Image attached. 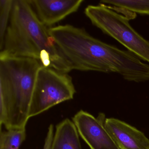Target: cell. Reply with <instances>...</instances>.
<instances>
[{"instance_id":"obj_1","label":"cell","mask_w":149,"mask_h":149,"mask_svg":"<svg viewBox=\"0 0 149 149\" xmlns=\"http://www.w3.org/2000/svg\"><path fill=\"white\" fill-rule=\"evenodd\" d=\"M1 52L36 59L43 67L63 73L72 70L49 35V28L40 21L29 0H14Z\"/></svg>"},{"instance_id":"obj_2","label":"cell","mask_w":149,"mask_h":149,"mask_svg":"<svg viewBox=\"0 0 149 149\" xmlns=\"http://www.w3.org/2000/svg\"><path fill=\"white\" fill-rule=\"evenodd\" d=\"M38 60L0 53V124L26 128L38 70Z\"/></svg>"},{"instance_id":"obj_3","label":"cell","mask_w":149,"mask_h":149,"mask_svg":"<svg viewBox=\"0 0 149 149\" xmlns=\"http://www.w3.org/2000/svg\"><path fill=\"white\" fill-rule=\"evenodd\" d=\"M84 14L92 25L104 33L115 39L139 59L149 63V41L132 27L129 19L113 10L111 6L102 3L88 6Z\"/></svg>"},{"instance_id":"obj_4","label":"cell","mask_w":149,"mask_h":149,"mask_svg":"<svg viewBox=\"0 0 149 149\" xmlns=\"http://www.w3.org/2000/svg\"><path fill=\"white\" fill-rule=\"evenodd\" d=\"M76 92L72 77L68 73L42 66L36 76L29 118L62 102L73 99Z\"/></svg>"},{"instance_id":"obj_5","label":"cell","mask_w":149,"mask_h":149,"mask_svg":"<svg viewBox=\"0 0 149 149\" xmlns=\"http://www.w3.org/2000/svg\"><path fill=\"white\" fill-rule=\"evenodd\" d=\"M72 120L79 135L91 149H120L105 129L101 114L96 118L81 110Z\"/></svg>"},{"instance_id":"obj_6","label":"cell","mask_w":149,"mask_h":149,"mask_svg":"<svg viewBox=\"0 0 149 149\" xmlns=\"http://www.w3.org/2000/svg\"><path fill=\"white\" fill-rule=\"evenodd\" d=\"M40 21L48 28L77 12L83 0H29Z\"/></svg>"},{"instance_id":"obj_7","label":"cell","mask_w":149,"mask_h":149,"mask_svg":"<svg viewBox=\"0 0 149 149\" xmlns=\"http://www.w3.org/2000/svg\"><path fill=\"white\" fill-rule=\"evenodd\" d=\"M104 127L120 149H149V139L142 132L115 118L104 119Z\"/></svg>"},{"instance_id":"obj_8","label":"cell","mask_w":149,"mask_h":149,"mask_svg":"<svg viewBox=\"0 0 149 149\" xmlns=\"http://www.w3.org/2000/svg\"><path fill=\"white\" fill-rule=\"evenodd\" d=\"M73 121L66 118L56 126L51 149H82Z\"/></svg>"},{"instance_id":"obj_9","label":"cell","mask_w":149,"mask_h":149,"mask_svg":"<svg viewBox=\"0 0 149 149\" xmlns=\"http://www.w3.org/2000/svg\"><path fill=\"white\" fill-rule=\"evenodd\" d=\"M26 137V128L1 131L0 149H19Z\"/></svg>"},{"instance_id":"obj_10","label":"cell","mask_w":149,"mask_h":149,"mask_svg":"<svg viewBox=\"0 0 149 149\" xmlns=\"http://www.w3.org/2000/svg\"><path fill=\"white\" fill-rule=\"evenodd\" d=\"M100 3L111 5L135 14L149 15V0H102Z\"/></svg>"},{"instance_id":"obj_11","label":"cell","mask_w":149,"mask_h":149,"mask_svg":"<svg viewBox=\"0 0 149 149\" xmlns=\"http://www.w3.org/2000/svg\"><path fill=\"white\" fill-rule=\"evenodd\" d=\"M14 0L0 1V49L2 50Z\"/></svg>"},{"instance_id":"obj_12","label":"cell","mask_w":149,"mask_h":149,"mask_svg":"<svg viewBox=\"0 0 149 149\" xmlns=\"http://www.w3.org/2000/svg\"><path fill=\"white\" fill-rule=\"evenodd\" d=\"M54 135V125L50 124L48 130L43 149H51Z\"/></svg>"}]
</instances>
